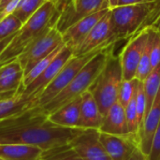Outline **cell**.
Masks as SVG:
<instances>
[{"instance_id": "34", "label": "cell", "mask_w": 160, "mask_h": 160, "mask_svg": "<svg viewBox=\"0 0 160 160\" xmlns=\"http://www.w3.org/2000/svg\"><path fill=\"white\" fill-rule=\"evenodd\" d=\"M128 160H148V158L141 151L140 148H138Z\"/></svg>"}, {"instance_id": "23", "label": "cell", "mask_w": 160, "mask_h": 160, "mask_svg": "<svg viewBox=\"0 0 160 160\" xmlns=\"http://www.w3.org/2000/svg\"><path fill=\"white\" fill-rule=\"evenodd\" d=\"M45 2V0H21L13 14L24 23Z\"/></svg>"}, {"instance_id": "17", "label": "cell", "mask_w": 160, "mask_h": 160, "mask_svg": "<svg viewBox=\"0 0 160 160\" xmlns=\"http://www.w3.org/2000/svg\"><path fill=\"white\" fill-rule=\"evenodd\" d=\"M99 132L111 135H127L129 132L125 108L119 103L115 102L104 116L102 126Z\"/></svg>"}, {"instance_id": "31", "label": "cell", "mask_w": 160, "mask_h": 160, "mask_svg": "<svg viewBox=\"0 0 160 160\" xmlns=\"http://www.w3.org/2000/svg\"><path fill=\"white\" fill-rule=\"evenodd\" d=\"M21 71H23V69H22L19 60L16 58V59L3 65L0 68V79L11 76V75L16 74Z\"/></svg>"}, {"instance_id": "35", "label": "cell", "mask_w": 160, "mask_h": 160, "mask_svg": "<svg viewBox=\"0 0 160 160\" xmlns=\"http://www.w3.org/2000/svg\"><path fill=\"white\" fill-rule=\"evenodd\" d=\"M150 0H118V6H127V5H132V4H137V3H142Z\"/></svg>"}, {"instance_id": "10", "label": "cell", "mask_w": 160, "mask_h": 160, "mask_svg": "<svg viewBox=\"0 0 160 160\" xmlns=\"http://www.w3.org/2000/svg\"><path fill=\"white\" fill-rule=\"evenodd\" d=\"M149 36L148 28L130 38L119 53L123 71V80L130 81L136 78L138 66Z\"/></svg>"}, {"instance_id": "4", "label": "cell", "mask_w": 160, "mask_h": 160, "mask_svg": "<svg viewBox=\"0 0 160 160\" xmlns=\"http://www.w3.org/2000/svg\"><path fill=\"white\" fill-rule=\"evenodd\" d=\"M116 43H113L97 53L75 76L71 82L50 103L42 107L43 112L49 115L67 103L82 97L92 85L97 77L106 66L109 58L114 53Z\"/></svg>"}, {"instance_id": "38", "label": "cell", "mask_w": 160, "mask_h": 160, "mask_svg": "<svg viewBox=\"0 0 160 160\" xmlns=\"http://www.w3.org/2000/svg\"><path fill=\"white\" fill-rule=\"evenodd\" d=\"M152 28H154V29L158 30V31L160 33V17L158 19V21L154 23V25L152 26Z\"/></svg>"}, {"instance_id": "14", "label": "cell", "mask_w": 160, "mask_h": 160, "mask_svg": "<svg viewBox=\"0 0 160 160\" xmlns=\"http://www.w3.org/2000/svg\"><path fill=\"white\" fill-rule=\"evenodd\" d=\"M110 10V8H104L98 12H96L92 15H89L72 26H70L68 29H67L63 34V41L67 47L72 50L74 52L75 50L82 43V41L86 38V37L89 35L91 30L95 27V25L102 19V17Z\"/></svg>"}, {"instance_id": "32", "label": "cell", "mask_w": 160, "mask_h": 160, "mask_svg": "<svg viewBox=\"0 0 160 160\" xmlns=\"http://www.w3.org/2000/svg\"><path fill=\"white\" fill-rule=\"evenodd\" d=\"M147 158L148 160H160V122L155 132L151 151Z\"/></svg>"}, {"instance_id": "3", "label": "cell", "mask_w": 160, "mask_h": 160, "mask_svg": "<svg viewBox=\"0 0 160 160\" xmlns=\"http://www.w3.org/2000/svg\"><path fill=\"white\" fill-rule=\"evenodd\" d=\"M59 11L53 1H46L22 26L16 36L0 54V62L7 64L16 58L47 28L55 25Z\"/></svg>"}, {"instance_id": "44", "label": "cell", "mask_w": 160, "mask_h": 160, "mask_svg": "<svg viewBox=\"0 0 160 160\" xmlns=\"http://www.w3.org/2000/svg\"><path fill=\"white\" fill-rule=\"evenodd\" d=\"M0 2H1V0H0Z\"/></svg>"}, {"instance_id": "33", "label": "cell", "mask_w": 160, "mask_h": 160, "mask_svg": "<svg viewBox=\"0 0 160 160\" xmlns=\"http://www.w3.org/2000/svg\"><path fill=\"white\" fill-rule=\"evenodd\" d=\"M17 33V32H16ZM16 33L6 38H3V39H0V54L5 51V49L9 45V43L12 41V39L14 38V37L16 36Z\"/></svg>"}, {"instance_id": "2", "label": "cell", "mask_w": 160, "mask_h": 160, "mask_svg": "<svg viewBox=\"0 0 160 160\" xmlns=\"http://www.w3.org/2000/svg\"><path fill=\"white\" fill-rule=\"evenodd\" d=\"M112 23L118 41L129 39L150 28L160 17V0H150L111 9Z\"/></svg>"}, {"instance_id": "30", "label": "cell", "mask_w": 160, "mask_h": 160, "mask_svg": "<svg viewBox=\"0 0 160 160\" xmlns=\"http://www.w3.org/2000/svg\"><path fill=\"white\" fill-rule=\"evenodd\" d=\"M148 29L151 43V66L153 69L160 63V33L152 27Z\"/></svg>"}, {"instance_id": "36", "label": "cell", "mask_w": 160, "mask_h": 160, "mask_svg": "<svg viewBox=\"0 0 160 160\" xmlns=\"http://www.w3.org/2000/svg\"><path fill=\"white\" fill-rule=\"evenodd\" d=\"M110 9H112L118 6V0H106Z\"/></svg>"}, {"instance_id": "43", "label": "cell", "mask_w": 160, "mask_h": 160, "mask_svg": "<svg viewBox=\"0 0 160 160\" xmlns=\"http://www.w3.org/2000/svg\"><path fill=\"white\" fill-rule=\"evenodd\" d=\"M0 160H5V159H3V158H0Z\"/></svg>"}, {"instance_id": "1", "label": "cell", "mask_w": 160, "mask_h": 160, "mask_svg": "<svg viewBox=\"0 0 160 160\" xmlns=\"http://www.w3.org/2000/svg\"><path fill=\"white\" fill-rule=\"evenodd\" d=\"M83 130L52 123L42 108L36 106L0 121V144L33 145L45 152L69 144Z\"/></svg>"}, {"instance_id": "29", "label": "cell", "mask_w": 160, "mask_h": 160, "mask_svg": "<svg viewBox=\"0 0 160 160\" xmlns=\"http://www.w3.org/2000/svg\"><path fill=\"white\" fill-rule=\"evenodd\" d=\"M24 73L23 71L18 72L11 76L0 79V93L9 92V91H17L22 86Z\"/></svg>"}, {"instance_id": "20", "label": "cell", "mask_w": 160, "mask_h": 160, "mask_svg": "<svg viewBox=\"0 0 160 160\" xmlns=\"http://www.w3.org/2000/svg\"><path fill=\"white\" fill-rule=\"evenodd\" d=\"M22 90L23 87L20 88L14 97L0 101V121L37 106V98L23 97Z\"/></svg>"}, {"instance_id": "13", "label": "cell", "mask_w": 160, "mask_h": 160, "mask_svg": "<svg viewBox=\"0 0 160 160\" xmlns=\"http://www.w3.org/2000/svg\"><path fill=\"white\" fill-rule=\"evenodd\" d=\"M83 160H112L99 140L98 129H85L70 143Z\"/></svg>"}, {"instance_id": "25", "label": "cell", "mask_w": 160, "mask_h": 160, "mask_svg": "<svg viewBox=\"0 0 160 160\" xmlns=\"http://www.w3.org/2000/svg\"><path fill=\"white\" fill-rule=\"evenodd\" d=\"M43 157L52 160H83L70 146V144L45 151Z\"/></svg>"}, {"instance_id": "37", "label": "cell", "mask_w": 160, "mask_h": 160, "mask_svg": "<svg viewBox=\"0 0 160 160\" xmlns=\"http://www.w3.org/2000/svg\"><path fill=\"white\" fill-rule=\"evenodd\" d=\"M12 0H1V2H0V11L3 9V8H6V6L9 3V2H11Z\"/></svg>"}, {"instance_id": "11", "label": "cell", "mask_w": 160, "mask_h": 160, "mask_svg": "<svg viewBox=\"0 0 160 160\" xmlns=\"http://www.w3.org/2000/svg\"><path fill=\"white\" fill-rule=\"evenodd\" d=\"M99 140L112 160H128L140 148V137L137 134L111 135L99 132Z\"/></svg>"}, {"instance_id": "19", "label": "cell", "mask_w": 160, "mask_h": 160, "mask_svg": "<svg viewBox=\"0 0 160 160\" xmlns=\"http://www.w3.org/2000/svg\"><path fill=\"white\" fill-rule=\"evenodd\" d=\"M42 154V149L33 145L0 144V158L5 160H39Z\"/></svg>"}, {"instance_id": "6", "label": "cell", "mask_w": 160, "mask_h": 160, "mask_svg": "<svg viewBox=\"0 0 160 160\" xmlns=\"http://www.w3.org/2000/svg\"><path fill=\"white\" fill-rule=\"evenodd\" d=\"M103 49H99L81 56L73 55L68 61V63L63 67V68L59 71V73L55 76V78L46 86V88L42 91V93L38 97L37 106L42 108L48 103H50L57 95H59L71 82V81L80 72V70L97 53H98Z\"/></svg>"}, {"instance_id": "5", "label": "cell", "mask_w": 160, "mask_h": 160, "mask_svg": "<svg viewBox=\"0 0 160 160\" xmlns=\"http://www.w3.org/2000/svg\"><path fill=\"white\" fill-rule=\"evenodd\" d=\"M123 81L120 56L119 54L115 55L113 53L88 89L96 99L103 116H105L110 108L117 102L120 86Z\"/></svg>"}, {"instance_id": "39", "label": "cell", "mask_w": 160, "mask_h": 160, "mask_svg": "<svg viewBox=\"0 0 160 160\" xmlns=\"http://www.w3.org/2000/svg\"><path fill=\"white\" fill-rule=\"evenodd\" d=\"M39 160H52V159H50V158H45V157L41 156V158H40V159Z\"/></svg>"}, {"instance_id": "15", "label": "cell", "mask_w": 160, "mask_h": 160, "mask_svg": "<svg viewBox=\"0 0 160 160\" xmlns=\"http://www.w3.org/2000/svg\"><path fill=\"white\" fill-rule=\"evenodd\" d=\"M160 122V88L153 102V105L148 112L142 128L140 130V149L148 157L151 151L155 132Z\"/></svg>"}, {"instance_id": "9", "label": "cell", "mask_w": 160, "mask_h": 160, "mask_svg": "<svg viewBox=\"0 0 160 160\" xmlns=\"http://www.w3.org/2000/svg\"><path fill=\"white\" fill-rule=\"evenodd\" d=\"M118 40L114 35L111 9L102 17V19L95 25L82 43L75 50L73 54L75 56L84 55L91 52L106 48Z\"/></svg>"}, {"instance_id": "18", "label": "cell", "mask_w": 160, "mask_h": 160, "mask_svg": "<svg viewBox=\"0 0 160 160\" xmlns=\"http://www.w3.org/2000/svg\"><path fill=\"white\" fill-rule=\"evenodd\" d=\"M82 97L67 103L60 109L48 115V119L58 126L65 128H77L80 118Z\"/></svg>"}, {"instance_id": "27", "label": "cell", "mask_w": 160, "mask_h": 160, "mask_svg": "<svg viewBox=\"0 0 160 160\" xmlns=\"http://www.w3.org/2000/svg\"><path fill=\"white\" fill-rule=\"evenodd\" d=\"M139 82L140 81L136 78L133 80H130V81H123V82L120 86L117 102H119L124 108L127 107V105L130 101L131 98L133 97V95L137 89Z\"/></svg>"}, {"instance_id": "28", "label": "cell", "mask_w": 160, "mask_h": 160, "mask_svg": "<svg viewBox=\"0 0 160 160\" xmlns=\"http://www.w3.org/2000/svg\"><path fill=\"white\" fill-rule=\"evenodd\" d=\"M136 110H137L138 123H139L140 130H141L144 118H145V112H146V98H145V92H144L142 82H139V84L136 90Z\"/></svg>"}, {"instance_id": "24", "label": "cell", "mask_w": 160, "mask_h": 160, "mask_svg": "<svg viewBox=\"0 0 160 160\" xmlns=\"http://www.w3.org/2000/svg\"><path fill=\"white\" fill-rule=\"evenodd\" d=\"M149 30V29H148ZM152 71V66H151V43L148 36V39L145 45V48L143 50V52L142 54L138 69L136 72V79H138L140 82H144V80L147 78V76Z\"/></svg>"}, {"instance_id": "8", "label": "cell", "mask_w": 160, "mask_h": 160, "mask_svg": "<svg viewBox=\"0 0 160 160\" xmlns=\"http://www.w3.org/2000/svg\"><path fill=\"white\" fill-rule=\"evenodd\" d=\"M63 43L62 34L55 25L47 28L18 56L17 59L23 69V73L29 72L40 60L48 56Z\"/></svg>"}, {"instance_id": "22", "label": "cell", "mask_w": 160, "mask_h": 160, "mask_svg": "<svg viewBox=\"0 0 160 160\" xmlns=\"http://www.w3.org/2000/svg\"><path fill=\"white\" fill-rule=\"evenodd\" d=\"M65 46V43L61 44L60 46H58L52 53H50L48 56H46L45 58H43L42 60H40L29 72H27L26 74H24L23 76V81H22V86L23 89L30 84L33 81H35L47 68L48 66L52 63V61L55 58V56L61 52V50L63 49V47Z\"/></svg>"}, {"instance_id": "40", "label": "cell", "mask_w": 160, "mask_h": 160, "mask_svg": "<svg viewBox=\"0 0 160 160\" xmlns=\"http://www.w3.org/2000/svg\"><path fill=\"white\" fill-rule=\"evenodd\" d=\"M3 65H5V64H3V63H1V62H0V68H1V67H2Z\"/></svg>"}, {"instance_id": "16", "label": "cell", "mask_w": 160, "mask_h": 160, "mask_svg": "<svg viewBox=\"0 0 160 160\" xmlns=\"http://www.w3.org/2000/svg\"><path fill=\"white\" fill-rule=\"evenodd\" d=\"M103 120L104 116L101 113L96 99L89 91H86L82 96L80 118L77 128L82 129L99 130Z\"/></svg>"}, {"instance_id": "7", "label": "cell", "mask_w": 160, "mask_h": 160, "mask_svg": "<svg viewBox=\"0 0 160 160\" xmlns=\"http://www.w3.org/2000/svg\"><path fill=\"white\" fill-rule=\"evenodd\" d=\"M55 4L60 13L55 27L61 34L82 19L109 8L106 0H58Z\"/></svg>"}, {"instance_id": "21", "label": "cell", "mask_w": 160, "mask_h": 160, "mask_svg": "<svg viewBox=\"0 0 160 160\" xmlns=\"http://www.w3.org/2000/svg\"><path fill=\"white\" fill-rule=\"evenodd\" d=\"M142 82H143L145 98H146V112H145V116H146L153 105V102L160 88V63L158 67L152 69L150 74Z\"/></svg>"}, {"instance_id": "12", "label": "cell", "mask_w": 160, "mask_h": 160, "mask_svg": "<svg viewBox=\"0 0 160 160\" xmlns=\"http://www.w3.org/2000/svg\"><path fill=\"white\" fill-rule=\"evenodd\" d=\"M73 55L74 54L72 50L65 45L61 52L48 66V68L35 81H33L22 90V96L25 98H38V97L42 93L46 86L55 78V76Z\"/></svg>"}, {"instance_id": "41", "label": "cell", "mask_w": 160, "mask_h": 160, "mask_svg": "<svg viewBox=\"0 0 160 160\" xmlns=\"http://www.w3.org/2000/svg\"><path fill=\"white\" fill-rule=\"evenodd\" d=\"M52 1H53V2H54V3H56V2H57V1H58V0H52Z\"/></svg>"}, {"instance_id": "42", "label": "cell", "mask_w": 160, "mask_h": 160, "mask_svg": "<svg viewBox=\"0 0 160 160\" xmlns=\"http://www.w3.org/2000/svg\"><path fill=\"white\" fill-rule=\"evenodd\" d=\"M45 1H52V0H45Z\"/></svg>"}, {"instance_id": "26", "label": "cell", "mask_w": 160, "mask_h": 160, "mask_svg": "<svg viewBox=\"0 0 160 160\" xmlns=\"http://www.w3.org/2000/svg\"><path fill=\"white\" fill-rule=\"evenodd\" d=\"M22 21L14 14H10L0 21V39L6 38L16 32L22 26Z\"/></svg>"}]
</instances>
